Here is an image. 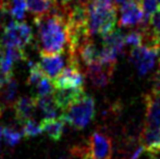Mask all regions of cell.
I'll use <instances>...</instances> for the list:
<instances>
[{"instance_id": "cell-1", "label": "cell", "mask_w": 160, "mask_h": 159, "mask_svg": "<svg viewBox=\"0 0 160 159\" xmlns=\"http://www.w3.org/2000/svg\"><path fill=\"white\" fill-rule=\"evenodd\" d=\"M39 34L40 53L56 55L61 53L67 44V20L62 13L51 10L38 15L34 20Z\"/></svg>"}, {"instance_id": "cell-2", "label": "cell", "mask_w": 160, "mask_h": 159, "mask_svg": "<svg viewBox=\"0 0 160 159\" xmlns=\"http://www.w3.org/2000/svg\"><path fill=\"white\" fill-rule=\"evenodd\" d=\"M87 7V28L89 35L111 34L117 26V8L113 0H89Z\"/></svg>"}, {"instance_id": "cell-3", "label": "cell", "mask_w": 160, "mask_h": 159, "mask_svg": "<svg viewBox=\"0 0 160 159\" xmlns=\"http://www.w3.org/2000/svg\"><path fill=\"white\" fill-rule=\"evenodd\" d=\"M95 99L85 93L62 113L65 122L76 130H82L87 127L95 118Z\"/></svg>"}, {"instance_id": "cell-4", "label": "cell", "mask_w": 160, "mask_h": 159, "mask_svg": "<svg viewBox=\"0 0 160 159\" xmlns=\"http://www.w3.org/2000/svg\"><path fill=\"white\" fill-rule=\"evenodd\" d=\"M33 40V31L24 22L11 21L3 28L1 36V47H21L24 48Z\"/></svg>"}, {"instance_id": "cell-5", "label": "cell", "mask_w": 160, "mask_h": 159, "mask_svg": "<svg viewBox=\"0 0 160 159\" xmlns=\"http://www.w3.org/2000/svg\"><path fill=\"white\" fill-rule=\"evenodd\" d=\"M159 52L160 48L156 46L142 44L141 46L133 47L131 51V60L139 75H146L154 69Z\"/></svg>"}, {"instance_id": "cell-6", "label": "cell", "mask_w": 160, "mask_h": 159, "mask_svg": "<svg viewBox=\"0 0 160 159\" xmlns=\"http://www.w3.org/2000/svg\"><path fill=\"white\" fill-rule=\"evenodd\" d=\"M55 88H83L84 75L80 70L78 60H70L67 68L52 79Z\"/></svg>"}, {"instance_id": "cell-7", "label": "cell", "mask_w": 160, "mask_h": 159, "mask_svg": "<svg viewBox=\"0 0 160 159\" xmlns=\"http://www.w3.org/2000/svg\"><path fill=\"white\" fill-rule=\"evenodd\" d=\"M89 155L93 159H111L112 143L109 136L94 132L89 137Z\"/></svg>"}, {"instance_id": "cell-8", "label": "cell", "mask_w": 160, "mask_h": 159, "mask_svg": "<svg viewBox=\"0 0 160 159\" xmlns=\"http://www.w3.org/2000/svg\"><path fill=\"white\" fill-rule=\"evenodd\" d=\"M121 17L119 20L120 26H134L144 22V12L141 2H128L120 6Z\"/></svg>"}, {"instance_id": "cell-9", "label": "cell", "mask_w": 160, "mask_h": 159, "mask_svg": "<svg viewBox=\"0 0 160 159\" xmlns=\"http://www.w3.org/2000/svg\"><path fill=\"white\" fill-rule=\"evenodd\" d=\"M114 67L101 64L98 61L87 66V75L95 87H103L110 82L113 75Z\"/></svg>"}, {"instance_id": "cell-10", "label": "cell", "mask_w": 160, "mask_h": 159, "mask_svg": "<svg viewBox=\"0 0 160 159\" xmlns=\"http://www.w3.org/2000/svg\"><path fill=\"white\" fill-rule=\"evenodd\" d=\"M146 127H160V94L150 92L145 95Z\"/></svg>"}, {"instance_id": "cell-11", "label": "cell", "mask_w": 160, "mask_h": 159, "mask_svg": "<svg viewBox=\"0 0 160 159\" xmlns=\"http://www.w3.org/2000/svg\"><path fill=\"white\" fill-rule=\"evenodd\" d=\"M13 108H14L15 119L19 122L24 123L26 120L32 118V116L34 115V111L37 108L36 98L23 96V97L19 98L14 102Z\"/></svg>"}, {"instance_id": "cell-12", "label": "cell", "mask_w": 160, "mask_h": 159, "mask_svg": "<svg viewBox=\"0 0 160 159\" xmlns=\"http://www.w3.org/2000/svg\"><path fill=\"white\" fill-rule=\"evenodd\" d=\"M65 120L63 116L53 118H44L40 122V127L44 133L47 134L49 138L52 141H60L64 132V124Z\"/></svg>"}, {"instance_id": "cell-13", "label": "cell", "mask_w": 160, "mask_h": 159, "mask_svg": "<svg viewBox=\"0 0 160 159\" xmlns=\"http://www.w3.org/2000/svg\"><path fill=\"white\" fill-rule=\"evenodd\" d=\"M141 145L144 151L152 154L160 153V127H144L141 134Z\"/></svg>"}, {"instance_id": "cell-14", "label": "cell", "mask_w": 160, "mask_h": 159, "mask_svg": "<svg viewBox=\"0 0 160 159\" xmlns=\"http://www.w3.org/2000/svg\"><path fill=\"white\" fill-rule=\"evenodd\" d=\"M147 24L148 26L146 25L142 28L144 34V42H147L146 45L160 48V10H157L150 17Z\"/></svg>"}, {"instance_id": "cell-15", "label": "cell", "mask_w": 160, "mask_h": 159, "mask_svg": "<svg viewBox=\"0 0 160 159\" xmlns=\"http://www.w3.org/2000/svg\"><path fill=\"white\" fill-rule=\"evenodd\" d=\"M83 94V88H55L52 92L53 98L62 111L67 110L70 105L73 104Z\"/></svg>"}, {"instance_id": "cell-16", "label": "cell", "mask_w": 160, "mask_h": 159, "mask_svg": "<svg viewBox=\"0 0 160 159\" xmlns=\"http://www.w3.org/2000/svg\"><path fill=\"white\" fill-rule=\"evenodd\" d=\"M40 68L42 69L47 77H49L51 80L55 79L63 69L64 61L63 58L61 57L60 53H56V55H42L40 53Z\"/></svg>"}, {"instance_id": "cell-17", "label": "cell", "mask_w": 160, "mask_h": 159, "mask_svg": "<svg viewBox=\"0 0 160 159\" xmlns=\"http://www.w3.org/2000/svg\"><path fill=\"white\" fill-rule=\"evenodd\" d=\"M18 92V82L12 77L4 80L3 86L0 89V108L3 110L13 102Z\"/></svg>"}, {"instance_id": "cell-18", "label": "cell", "mask_w": 160, "mask_h": 159, "mask_svg": "<svg viewBox=\"0 0 160 159\" xmlns=\"http://www.w3.org/2000/svg\"><path fill=\"white\" fill-rule=\"evenodd\" d=\"M35 98H36V102H37V107L44 113L45 118L57 117L58 111L60 110V108L58 107L52 94L46 96H40V97H35Z\"/></svg>"}, {"instance_id": "cell-19", "label": "cell", "mask_w": 160, "mask_h": 159, "mask_svg": "<svg viewBox=\"0 0 160 159\" xmlns=\"http://www.w3.org/2000/svg\"><path fill=\"white\" fill-rule=\"evenodd\" d=\"M124 45V35L120 31H113L111 34L102 37V47L110 49L118 56L122 52Z\"/></svg>"}, {"instance_id": "cell-20", "label": "cell", "mask_w": 160, "mask_h": 159, "mask_svg": "<svg viewBox=\"0 0 160 159\" xmlns=\"http://www.w3.org/2000/svg\"><path fill=\"white\" fill-rule=\"evenodd\" d=\"M98 55L99 51L96 45L89 39L85 42L78 51V58H81V60L86 64V67L98 61Z\"/></svg>"}, {"instance_id": "cell-21", "label": "cell", "mask_w": 160, "mask_h": 159, "mask_svg": "<svg viewBox=\"0 0 160 159\" xmlns=\"http://www.w3.org/2000/svg\"><path fill=\"white\" fill-rule=\"evenodd\" d=\"M14 62L9 49L6 47H0V72L4 80L13 75L12 71Z\"/></svg>"}, {"instance_id": "cell-22", "label": "cell", "mask_w": 160, "mask_h": 159, "mask_svg": "<svg viewBox=\"0 0 160 159\" xmlns=\"http://www.w3.org/2000/svg\"><path fill=\"white\" fill-rule=\"evenodd\" d=\"M26 9L35 15H42L52 10L53 0H24Z\"/></svg>"}, {"instance_id": "cell-23", "label": "cell", "mask_w": 160, "mask_h": 159, "mask_svg": "<svg viewBox=\"0 0 160 159\" xmlns=\"http://www.w3.org/2000/svg\"><path fill=\"white\" fill-rule=\"evenodd\" d=\"M28 67H30V73H28V84L31 86H37L40 81L46 77V73L40 68L39 63L28 61Z\"/></svg>"}, {"instance_id": "cell-24", "label": "cell", "mask_w": 160, "mask_h": 159, "mask_svg": "<svg viewBox=\"0 0 160 159\" xmlns=\"http://www.w3.org/2000/svg\"><path fill=\"white\" fill-rule=\"evenodd\" d=\"M1 135H3L4 142L7 143L8 146L14 147L22 140L23 133H20L19 131H17L11 127H3L1 129Z\"/></svg>"}, {"instance_id": "cell-25", "label": "cell", "mask_w": 160, "mask_h": 159, "mask_svg": "<svg viewBox=\"0 0 160 159\" xmlns=\"http://www.w3.org/2000/svg\"><path fill=\"white\" fill-rule=\"evenodd\" d=\"M8 4L12 17H14L18 21L23 19L25 15V11L28 10L24 0H8Z\"/></svg>"}, {"instance_id": "cell-26", "label": "cell", "mask_w": 160, "mask_h": 159, "mask_svg": "<svg viewBox=\"0 0 160 159\" xmlns=\"http://www.w3.org/2000/svg\"><path fill=\"white\" fill-rule=\"evenodd\" d=\"M141 6L144 12V22L143 25L146 26L149 21L150 17L158 10V2L157 0H142Z\"/></svg>"}, {"instance_id": "cell-27", "label": "cell", "mask_w": 160, "mask_h": 159, "mask_svg": "<svg viewBox=\"0 0 160 159\" xmlns=\"http://www.w3.org/2000/svg\"><path fill=\"white\" fill-rule=\"evenodd\" d=\"M42 132L40 124H38L37 122H35L32 118L28 120H26L23 123V135L26 137H34V136L39 135Z\"/></svg>"}, {"instance_id": "cell-28", "label": "cell", "mask_w": 160, "mask_h": 159, "mask_svg": "<svg viewBox=\"0 0 160 159\" xmlns=\"http://www.w3.org/2000/svg\"><path fill=\"white\" fill-rule=\"evenodd\" d=\"M53 89V83L49 77H45L44 79L39 82V84L36 86V92H37V96L36 97H40V96H46L52 94Z\"/></svg>"}, {"instance_id": "cell-29", "label": "cell", "mask_w": 160, "mask_h": 159, "mask_svg": "<svg viewBox=\"0 0 160 159\" xmlns=\"http://www.w3.org/2000/svg\"><path fill=\"white\" fill-rule=\"evenodd\" d=\"M12 15L9 10V4L7 0H0V28H4L11 21Z\"/></svg>"}, {"instance_id": "cell-30", "label": "cell", "mask_w": 160, "mask_h": 159, "mask_svg": "<svg viewBox=\"0 0 160 159\" xmlns=\"http://www.w3.org/2000/svg\"><path fill=\"white\" fill-rule=\"evenodd\" d=\"M124 42L127 45H130V46H132V47L141 46L144 42L143 30L134 31V32L128 33L127 36H124Z\"/></svg>"}, {"instance_id": "cell-31", "label": "cell", "mask_w": 160, "mask_h": 159, "mask_svg": "<svg viewBox=\"0 0 160 159\" xmlns=\"http://www.w3.org/2000/svg\"><path fill=\"white\" fill-rule=\"evenodd\" d=\"M152 91L155 92V93L160 94V64H159L158 71H157V73L155 74V77H154V87H152Z\"/></svg>"}, {"instance_id": "cell-32", "label": "cell", "mask_w": 160, "mask_h": 159, "mask_svg": "<svg viewBox=\"0 0 160 159\" xmlns=\"http://www.w3.org/2000/svg\"><path fill=\"white\" fill-rule=\"evenodd\" d=\"M143 152H144V147L141 145V146H139L138 148H137L136 151L134 152V154H133L132 157H131L130 159H138V158H139V156L142 155V153H143Z\"/></svg>"}, {"instance_id": "cell-33", "label": "cell", "mask_w": 160, "mask_h": 159, "mask_svg": "<svg viewBox=\"0 0 160 159\" xmlns=\"http://www.w3.org/2000/svg\"><path fill=\"white\" fill-rule=\"evenodd\" d=\"M114 3L117 4V6H122V4L124 3H128V2H141L142 0H113Z\"/></svg>"}, {"instance_id": "cell-34", "label": "cell", "mask_w": 160, "mask_h": 159, "mask_svg": "<svg viewBox=\"0 0 160 159\" xmlns=\"http://www.w3.org/2000/svg\"><path fill=\"white\" fill-rule=\"evenodd\" d=\"M81 159H93L91 157V155H89V153H84V154H82V157H81Z\"/></svg>"}, {"instance_id": "cell-35", "label": "cell", "mask_w": 160, "mask_h": 159, "mask_svg": "<svg viewBox=\"0 0 160 159\" xmlns=\"http://www.w3.org/2000/svg\"><path fill=\"white\" fill-rule=\"evenodd\" d=\"M3 83H4V79L0 75V89H1L2 86H3Z\"/></svg>"}, {"instance_id": "cell-36", "label": "cell", "mask_w": 160, "mask_h": 159, "mask_svg": "<svg viewBox=\"0 0 160 159\" xmlns=\"http://www.w3.org/2000/svg\"><path fill=\"white\" fill-rule=\"evenodd\" d=\"M152 159H160V156H157V154H152Z\"/></svg>"}, {"instance_id": "cell-37", "label": "cell", "mask_w": 160, "mask_h": 159, "mask_svg": "<svg viewBox=\"0 0 160 159\" xmlns=\"http://www.w3.org/2000/svg\"><path fill=\"white\" fill-rule=\"evenodd\" d=\"M60 2H62V3H68V2H70L71 0H59Z\"/></svg>"}, {"instance_id": "cell-38", "label": "cell", "mask_w": 160, "mask_h": 159, "mask_svg": "<svg viewBox=\"0 0 160 159\" xmlns=\"http://www.w3.org/2000/svg\"><path fill=\"white\" fill-rule=\"evenodd\" d=\"M157 2H158V9L160 10V0H157Z\"/></svg>"}, {"instance_id": "cell-39", "label": "cell", "mask_w": 160, "mask_h": 159, "mask_svg": "<svg viewBox=\"0 0 160 159\" xmlns=\"http://www.w3.org/2000/svg\"><path fill=\"white\" fill-rule=\"evenodd\" d=\"M0 140H1V129H0Z\"/></svg>"}, {"instance_id": "cell-40", "label": "cell", "mask_w": 160, "mask_h": 159, "mask_svg": "<svg viewBox=\"0 0 160 159\" xmlns=\"http://www.w3.org/2000/svg\"><path fill=\"white\" fill-rule=\"evenodd\" d=\"M87 1H89V0H87Z\"/></svg>"}]
</instances>
